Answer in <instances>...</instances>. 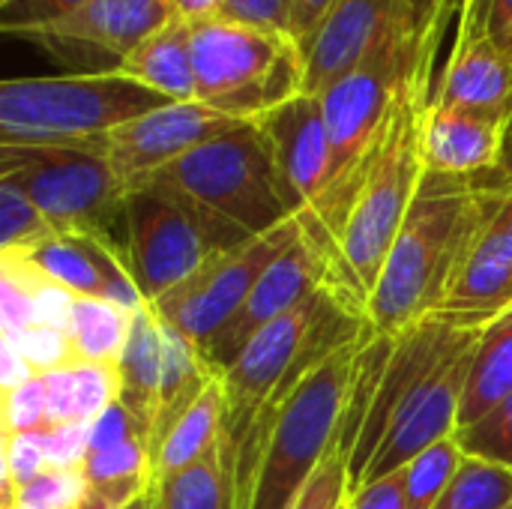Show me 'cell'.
Returning a JSON list of instances; mask_svg holds the SVG:
<instances>
[{
    "mask_svg": "<svg viewBox=\"0 0 512 509\" xmlns=\"http://www.w3.org/2000/svg\"><path fill=\"white\" fill-rule=\"evenodd\" d=\"M375 333L345 345L294 390L273 396L234 447L237 509H291L339 441L357 360Z\"/></svg>",
    "mask_w": 512,
    "mask_h": 509,
    "instance_id": "obj_1",
    "label": "cell"
},
{
    "mask_svg": "<svg viewBox=\"0 0 512 509\" xmlns=\"http://www.w3.org/2000/svg\"><path fill=\"white\" fill-rule=\"evenodd\" d=\"M498 201L501 189L480 180L426 171L417 201L366 300L375 333L399 336L441 309L456 270L495 216Z\"/></svg>",
    "mask_w": 512,
    "mask_h": 509,
    "instance_id": "obj_2",
    "label": "cell"
},
{
    "mask_svg": "<svg viewBox=\"0 0 512 509\" xmlns=\"http://www.w3.org/2000/svg\"><path fill=\"white\" fill-rule=\"evenodd\" d=\"M435 63H426L402 90L387 129L372 153L354 204L336 234L342 261L369 300L384 261L402 231L417 192L426 177L423 153H420V129L423 114L432 102L435 87Z\"/></svg>",
    "mask_w": 512,
    "mask_h": 509,
    "instance_id": "obj_3",
    "label": "cell"
},
{
    "mask_svg": "<svg viewBox=\"0 0 512 509\" xmlns=\"http://www.w3.org/2000/svg\"><path fill=\"white\" fill-rule=\"evenodd\" d=\"M444 36V30H417L387 45L363 66H357L351 75L336 81L327 93H321L330 132V171L324 195L312 210L324 219V225L333 234H339L354 204L366 165L378 150V141L387 129V120L402 90L426 63H435Z\"/></svg>",
    "mask_w": 512,
    "mask_h": 509,
    "instance_id": "obj_4",
    "label": "cell"
},
{
    "mask_svg": "<svg viewBox=\"0 0 512 509\" xmlns=\"http://www.w3.org/2000/svg\"><path fill=\"white\" fill-rule=\"evenodd\" d=\"M171 105L120 75H42L0 84V144H96L117 126Z\"/></svg>",
    "mask_w": 512,
    "mask_h": 509,
    "instance_id": "obj_5",
    "label": "cell"
},
{
    "mask_svg": "<svg viewBox=\"0 0 512 509\" xmlns=\"http://www.w3.org/2000/svg\"><path fill=\"white\" fill-rule=\"evenodd\" d=\"M195 99L231 120H258L303 93L306 60L291 33L234 21L192 24Z\"/></svg>",
    "mask_w": 512,
    "mask_h": 509,
    "instance_id": "obj_6",
    "label": "cell"
},
{
    "mask_svg": "<svg viewBox=\"0 0 512 509\" xmlns=\"http://www.w3.org/2000/svg\"><path fill=\"white\" fill-rule=\"evenodd\" d=\"M246 240L252 237L243 228L165 183L150 180L126 192L123 252L147 303Z\"/></svg>",
    "mask_w": 512,
    "mask_h": 509,
    "instance_id": "obj_7",
    "label": "cell"
},
{
    "mask_svg": "<svg viewBox=\"0 0 512 509\" xmlns=\"http://www.w3.org/2000/svg\"><path fill=\"white\" fill-rule=\"evenodd\" d=\"M153 180L195 198L249 237H261L303 213L255 120L237 123L225 135L201 144Z\"/></svg>",
    "mask_w": 512,
    "mask_h": 509,
    "instance_id": "obj_8",
    "label": "cell"
},
{
    "mask_svg": "<svg viewBox=\"0 0 512 509\" xmlns=\"http://www.w3.org/2000/svg\"><path fill=\"white\" fill-rule=\"evenodd\" d=\"M0 180L18 186L57 234L111 237L123 225L126 189L105 156V141L0 144Z\"/></svg>",
    "mask_w": 512,
    "mask_h": 509,
    "instance_id": "obj_9",
    "label": "cell"
},
{
    "mask_svg": "<svg viewBox=\"0 0 512 509\" xmlns=\"http://www.w3.org/2000/svg\"><path fill=\"white\" fill-rule=\"evenodd\" d=\"M123 393L120 405L135 423L138 438L144 441L150 462L156 447L165 441L171 426L183 417V411L201 396L216 372L198 345H192L183 333L165 324L153 306L135 312L129 345L120 360Z\"/></svg>",
    "mask_w": 512,
    "mask_h": 509,
    "instance_id": "obj_10",
    "label": "cell"
},
{
    "mask_svg": "<svg viewBox=\"0 0 512 509\" xmlns=\"http://www.w3.org/2000/svg\"><path fill=\"white\" fill-rule=\"evenodd\" d=\"M330 285L354 288L363 297V291L357 288L342 261L336 234L324 225V219L315 210H303L297 240L270 264V270L258 279V285L237 309V315L204 345V360L225 375L258 330L294 312Z\"/></svg>",
    "mask_w": 512,
    "mask_h": 509,
    "instance_id": "obj_11",
    "label": "cell"
},
{
    "mask_svg": "<svg viewBox=\"0 0 512 509\" xmlns=\"http://www.w3.org/2000/svg\"><path fill=\"white\" fill-rule=\"evenodd\" d=\"M297 234L300 213L285 225L261 237H252L243 246L204 264L183 285L150 303L153 312L177 333H183L192 345H198V351H204V345L237 315V309L246 303L258 279L297 240Z\"/></svg>",
    "mask_w": 512,
    "mask_h": 509,
    "instance_id": "obj_12",
    "label": "cell"
},
{
    "mask_svg": "<svg viewBox=\"0 0 512 509\" xmlns=\"http://www.w3.org/2000/svg\"><path fill=\"white\" fill-rule=\"evenodd\" d=\"M171 0H90L78 12L12 36L42 48L78 75L117 72L120 63L174 18Z\"/></svg>",
    "mask_w": 512,
    "mask_h": 509,
    "instance_id": "obj_13",
    "label": "cell"
},
{
    "mask_svg": "<svg viewBox=\"0 0 512 509\" xmlns=\"http://www.w3.org/2000/svg\"><path fill=\"white\" fill-rule=\"evenodd\" d=\"M417 33L411 0H333L309 39L303 93L321 96L387 45Z\"/></svg>",
    "mask_w": 512,
    "mask_h": 509,
    "instance_id": "obj_14",
    "label": "cell"
},
{
    "mask_svg": "<svg viewBox=\"0 0 512 509\" xmlns=\"http://www.w3.org/2000/svg\"><path fill=\"white\" fill-rule=\"evenodd\" d=\"M237 123L246 120H231L204 102H171L108 132L105 156L123 189L132 192Z\"/></svg>",
    "mask_w": 512,
    "mask_h": 509,
    "instance_id": "obj_15",
    "label": "cell"
},
{
    "mask_svg": "<svg viewBox=\"0 0 512 509\" xmlns=\"http://www.w3.org/2000/svg\"><path fill=\"white\" fill-rule=\"evenodd\" d=\"M432 102L483 111L510 126L512 57L489 39L486 24L471 3L459 12L456 45L441 78L435 81Z\"/></svg>",
    "mask_w": 512,
    "mask_h": 509,
    "instance_id": "obj_16",
    "label": "cell"
},
{
    "mask_svg": "<svg viewBox=\"0 0 512 509\" xmlns=\"http://www.w3.org/2000/svg\"><path fill=\"white\" fill-rule=\"evenodd\" d=\"M27 258L72 297L105 300L129 312L150 306L126 264V252L114 243V237L57 234Z\"/></svg>",
    "mask_w": 512,
    "mask_h": 509,
    "instance_id": "obj_17",
    "label": "cell"
},
{
    "mask_svg": "<svg viewBox=\"0 0 512 509\" xmlns=\"http://www.w3.org/2000/svg\"><path fill=\"white\" fill-rule=\"evenodd\" d=\"M255 123L273 147L288 192L303 210H312L324 195L330 171V132L321 96L297 93Z\"/></svg>",
    "mask_w": 512,
    "mask_h": 509,
    "instance_id": "obj_18",
    "label": "cell"
},
{
    "mask_svg": "<svg viewBox=\"0 0 512 509\" xmlns=\"http://www.w3.org/2000/svg\"><path fill=\"white\" fill-rule=\"evenodd\" d=\"M507 123L501 117L429 102L420 129V153L429 174L483 180L501 168Z\"/></svg>",
    "mask_w": 512,
    "mask_h": 509,
    "instance_id": "obj_19",
    "label": "cell"
},
{
    "mask_svg": "<svg viewBox=\"0 0 512 509\" xmlns=\"http://www.w3.org/2000/svg\"><path fill=\"white\" fill-rule=\"evenodd\" d=\"M512 306V240L489 219L468 249L438 312L492 321Z\"/></svg>",
    "mask_w": 512,
    "mask_h": 509,
    "instance_id": "obj_20",
    "label": "cell"
},
{
    "mask_svg": "<svg viewBox=\"0 0 512 509\" xmlns=\"http://www.w3.org/2000/svg\"><path fill=\"white\" fill-rule=\"evenodd\" d=\"M72 294L54 285L27 255L0 252V321L3 333H21L27 327H63L69 324Z\"/></svg>",
    "mask_w": 512,
    "mask_h": 509,
    "instance_id": "obj_21",
    "label": "cell"
},
{
    "mask_svg": "<svg viewBox=\"0 0 512 509\" xmlns=\"http://www.w3.org/2000/svg\"><path fill=\"white\" fill-rule=\"evenodd\" d=\"M117 72L162 93L171 102H198L192 63V21L174 15L165 27L150 33L120 63Z\"/></svg>",
    "mask_w": 512,
    "mask_h": 509,
    "instance_id": "obj_22",
    "label": "cell"
},
{
    "mask_svg": "<svg viewBox=\"0 0 512 509\" xmlns=\"http://www.w3.org/2000/svg\"><path fill=\"white\" fill-rule=\"evenodd\" d=\"M51 423H78L93 426L123 393V375L114 363H72L54 372L39 375Z\"/></svg>",
    "mask_w": 512,
    "mask_h": 509,
    "instance_id": "obj_23",
    "label": "cell"
},
{
    "mask_svg": "<svg viewBox=\"0 0 512 509\" xmlns=\"http://www.w3.org/2000/svg\"><path fill=\"white\" fill-rule=\"evenodd\" d=\"M147 509H237L234 456L219 441L195 465L150 480L144 492Z\"/></svg>",
    "mask_w": 512,
    "mask_h": 509,
    "instance_id": "obj_24",
    "label": "cell"
},
{
    "mask_svg": "<svg viewBox=\"0 0 512 509\" xmlns=\"http://www.w3.org/2000/svg\"><path fill=\"white\" fill-rule=\"evenodd\" d=\"M228 417V393L222 375H213L201 396L183 411V417L171 426L165 441L153 453V480L177 474L198 459H204L225 432Z\"/></svg>",
    "mask_w": 512,
    "mask_h": 509,
    "instance_id": "obj_25",
    "label": "cell"
},
{
    "mask_svg": "<svg viewBox=\"0 0 512 509\" xmlns=\"http://www.w3.org/2000/svg\"><path fill=\"white\" fill-rule=\"evenodd\" d=\"M512 396V306L492 318L471 354V369L459 408V429L477 423ZM456 429V432H459Z\"/></svg>",
    "mask_w": 512,
    "mask_h": 509,
    "instance_id": "obj_26",
    "label": "cell"
},
{
    "mask_svg": "<svg viewBox=\"0 0 512 509\" xmlns=\"http://www.w3.org/2000/svg\"><path fill=\"white\" fill-rule=\"evenodd\" d=\"M132 318H135V312L120 309L114 303L75 297L72 309H69L66 333L72 339L78 363L87 360V363H114V366H120L123 351L129 345Z\"/></svg>",
    "mask_w": 512,
    "mask_h": 509,
    "instance_id": "obj_27",
    "label": "cell"
},
{
    "mask_svg": "<svg viewBox=\"0 0 512 509\" xmlns=\"http://www.w3.org/2000/svg\"><path fill=\"white\" fill-rule=\"evenodd\" d=\"M512 504V468L465 456L435 509H507Z\"/></svg>",
    "mask_w": 512,
    "mask_h": 509,
    "instance_id": "obj_28",
    "label": "cell"
},
{
    "mask_svg": "<svg viewBox=\"0 0 512 509\" xmlns=\"http://www.w3.org/2000/svg\"><path fill=\"white\" fill-rule=\"evenodd\" d=\"M462 462H465V453H462L456 435L432 444L417 459H411L402 468L408 509H435L441 495L447 492V486L453 483L456 471L462 468Z\"/></svg>",
    "mask_w": 512,
    "mask_h": 509,
    "instance_id": "obj_29",
    "label": "cell"
},
{
    "mask_svg": "<svg viewBox=\"0 0 512 509\" xmlns=\"http://www.w3.org/2000/svg\"><path fill=\"white\" fill-rule=\"evenodd\" d=\"M51 237L57 231L42 210L18 186L0 180V252L30 255Z\"/></svg>",
    "mask_w": 512,
    "mask_h": 509,
    "instance_id": "obj_30",
    "label": "cell"
},
{
    "mask_svg": "<svg viewBox=\"0 0 512 509\" xmlns=\"http://www.w3.org/2000/svg\"><path fill=\"white\" fill-rule=\"evenodd\" d=\"M456 441L471 459L512 468V396L495 405L489 414H483L477 423L459 429Z\"/></svg>",
    "mask_w": 512,
    "mask_h": 509,
    "instance_id": "obj_31",
    "label": "cell"
},
{
    "mask_svg": "<svg viewBox=\"0 0 512 509\" xmlns=\"http://www.w3.org/2000/svg\"><path fill=\"white\" fill-rule=\"evenodd\" d=\"M90 483L84 468H45L42 474H36L27 486L18 489L15 507L27 509H75L84 495H87Z\"/></svg>",
    "mask_w": 512,
    "mask_h": 509,
    "instance_id": "obj_32",
    "label": "cell"
},
{
    "mask_svg": "<svg viewBox=\"0 0 512 509\" xmlns=\"http://www.w3.org/2000/svg\"><path fill=\"white\" fill-rule=\"evenodd\" d=\"M3 339L15 345V351L24 357V363L30 366L33 375H45V372L78 363L72 339L63 327L39 324V327H27L21 333H3Z\"/></svg>",
    "mask_w": 512,
    "mask_h": 509,
    "instance_id": "obj_33",
    "label": "cell"
},
{
    "mask_svg": "<svg viewBox=\"0 0 512 509\" xmlns=\"http://www.w3.org/2000/svg\"><path fill=\"white\" fill-rule=\"evenodd\" d=\"M48 426H51V411L39 375L21 381L12 390H3V435L45 432Z\"/></svg>",
    "mask_w": 512,
    "mask_h": 509,
    "instance_id": "obj_34",
    "label": "cell"
},
{
    "mask_svg": "<svg viewBox=\"0 0 512 509\" xmlns=\"http://www.w3.org/2000/svg\"><path fill=\"white\" fill-rule=\"evenodd\" d=\"M345 504H348V456L336 441L291 509H345Z\"/></svg>",
    "mask_w": 512,
    "mask_h": 509,
    "instance_id": "obj_35",
    "label": "cell"
},
{
    "mask_svg": "<svg viewBox=\"0 0 512 509\" xmlns=\"http://www.w3.org/2000/svg\"><path fill=\"white\" fill-rule=\"evenodd\" d=\"M90 0H0V15H3V33H18L27 27H42L51 21H60Z\"/></svg>",
    "mask_w": 512,
    "mask_h": 509,
    "instance_id": "obj_36",
    "label": "cell"
},
{
    "mask_svg": "<svg viewBox=\"0 0 512 509\" xmlns=\"http://www.w3.org/2000/svg\"><path fill=\"white\" fill-rule=\"evenodd\" d=\"M48 468H84L90 453V426L78 423H51L42 432Z\"/></svg>",
    "mask_w": 512,
    "mask_h": 509,
    "instance_id": "obj_37",
    "label": "cell"
},
{
    "mask_svg": "<svg viewBox=\"0 0 512 509\" xmlns=\"http://www.w3.org/2000/svg\"><path fill=\"white\" fill-rule=\"evenodd\" d=\"M297 0H225L219 18L264 30H282L291 33V15Z\"/></svg>",
    "mask_w": 512,
    "mask_h": 509,
    "instance_id": "obj_38",
    "label": "cell"
},
{
    "mask_svg": "<svg viewBox=\"0 0 512 509\" xmlns=\"http://www.w3.org/2000/svg\"><path fill=\"white\" fill-rule=\"evenodd\" d=\"M348 509H408L405 504V477L402 471L360 486L348 495Z\"/></svg>",
    "mask_w": 512,
    "mask_h": 509,
    "instance_id": "obj_39",
    "label": "cell"
},
{
    "mask_svg": "<svg viewBox=\"0 0 512 509\" xmlns=\"http://www.w3.org/2000/svg\"><path fill=\"white\" fill-rule=\"evenodd\" d=\"M465 3H471L480 12L489 39L512 57V0H465Z\"/></svg>",
    "mask_w": 512,
    "mask_h": 509,
    "instance_id": "obj_40",
    "label": "cell"
},
{
    "mask_svg": "<svg viewBox=\"0 0 512 509\" xmlns=\"http://www.w3.org/2000/svg\"><path fill=\"white\" fill-rule=\"evenodd\" d=\"M465 0H411L414 21L420 33H435V30H450L453 18L459 21Z\"/></svg>",
    "mask_w": 512,
    "mask_h": 509,
    "instance_id": "obj_41",
    "label": "cell"
},
{
    "mask_svg": "<svg viewBox=\"0 0 512 509\" xmlns=\"http://www.w3.org/2000/svg\"><path fill=\"white\" fill-rule=\"evenodd\" d=\"M138 498H144V495L132 492V489H120V486H90L84 501L75 509H126Z\"/></svg>",
    "mask_w": 512,
    "mask_h": 509,
    "instance_id": "obj_42",
    "label": "cell"
},
{
    "mask_svg": "<svg viewBox=\"0 0 512 509\" xmlns=\"http://www.w3.org/2000/svg\"><path fill=\"white\" fill-rule=\"evenodd\" d=\"M333 0H297L294 3V15H291V36L303 45L309 39V33L315 30V24L324 18V12L330 9Z\"/></svg>",
    "mask_w": 512,
    "mask_h": 509,
    "instance_id": "obj_43",
    "label": "cell"
},
{
    "mask_svg": "<svg viewBox=\"0 0 512 509\" xmlns=\"http://www.w3.org/2000/svg\"><path fill=\"white\" fill-rule=\"evenodd\" d=\"M222 3H225V0H171L174 12H177L180 18L192 21V24L219 18V12H222Z\"/></svg>",
    "mask_w": 512,
    "mask_h": 509,
    "instance_id": "obj_44",
    "label": "cell"
},
{
    "mask_svg": "<svg viewBox=\"0 0 512 509\" xmlns=\"http://www.w3.org/2000/svg\"><path fill=\"white\" fill-rule=\"evenodd\" d=\"M483 186H492V189H512V120L507 126V135H504V156H501V168L492 174V177H483L480 180Z\"/></svg>",
    "mask_w": 512,
    "mask_h": 509,
    "instance_id": "obj_45",
    "label": "cell"
},
{
    "mask_svg": "<svg viewBox=\"0 0 512 509\" xmlns=\"http://www.w3.org/2000/svg\"><path fill=\"white\" fill-rule=\"evenodd\" d=\"M492 225L512 240V189H501V201H498V210L492 216Z\"/></svg>",
    "mask_w": 512,
    "mask_h": 509,
    "instance_id": "obj_46",
    "label": "cell"
},
{
    "mask_svg": "<svg viewBox=\"0 0 512 509\" xmlns=\"http://www.w3.org/2000/svg\"><path fill=\"white\" fill-rule=\"evenodd\" d=\"M126 509H147V507H144V498H138V501H135L132 507H126Z\"/></svg>",
    "mask_w": 512,
    "mask_h": 509,
    "instance_id": "obj_47",
    "label": "cell"
},
{
    "mask_svg": "<svg viewBox=\"0 0 512 509\" xmlns=\"http://www.w3.org/2000/svg\"><path fill=\"white\" fill-rule=\"evenodd\" d=\"M15 509H27V507H15Z\"/></svg>",
    "mask_w": 512,
    "mask_h": 509,
    "instance_id": "obj_48",
    "label": "cell"
},
{
    "mask_svg": "<svg viewBox=\"0 0 512 509\" xmlns=\"http://www.w3.org/2000/svg\"><path fill=\"white\" fill-rule=\"evenodd\" d=\"M507 509H512V504H510V507H507Z\"/></svg>",
    "mask_w": 512,
    "mask_h": 509,
    "instance_id": "obj_49",
    "label": "cell"
},
{
    "mask_svg": "<svg viewBox=\"0 0 512 509\" xmlns=\"http://www.w3.org/2000/svg\"><path fill=\"white\" fill-rule=\"evenodd\" d=\"M345 509H348V504H345Z\"/></svg>",
    "mask_w": 512,
    "mask_h": 509,
    "instance_id": "obj_50",
    "label": "cell"
}]
</instances>
